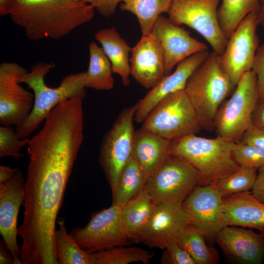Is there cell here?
<instances>
[{"instance_id":"1","label":"cell","mask_w":264,"mask_h":264,"mask_svg":"<svg viewBox=\"0 0 264 264\" xmlns=\"http://www.w3.org/2000/svg\"><path fill=\"white\" fill-rule=\"evenodd\" d=\"M94 11L80 0H12L9 15L30 40H57L91 21Z\"/></svg>"},{"instance_id":"2","label":"cell","mask_w":264,"mask_h":264,"mask_svg":"<svg viewBox=\"0 0 264 264\" xmlns=\"http://www.w3.org/2000/svg\"><path fill=\"white\" fill-rule=\"evenodd\" d=\"M55 64L39 62L19 78L20 83H25L34 92V104L28 116L16 130L22 139L28 137L45 120L51 110L64 101L77 98L83 100L86 95V72L70 74L65 76L56 88L47 87L45 75L55 66Z\"/></svg>"},{"instance_id":"3","label":"cell","mask_w":264,"mask_h":264,"mask_svg":"<svg viewBox=\"0 0 264 264\" xmlns=\"http://www.w3.org/2000/svg\"><path fill=\"white\" fill-rule=\"evenodd\" d=\"M234 143L219 136L208 138L193 134L171 141L170 153L197 169L200 184H215L240 167L232 155Z\"/></svg>"},{"instance_id":"4","label":"cell","mask_w":264,"mask_h":264,"mask_svg":"<svg viewBox=\"0 0 264 264\" xmlns=\"http://www.w3.org/2000/svg\"><path fill=\"white\" fill-rule=\"evenodd\" d=\"M236 87L221 69L218 55L212 52L193 72L185 88L201 128L214 130L216 114Z\"/></svg>"},{"instance_id":"5","label":"cell","mask_w":264,"mask_h":264,"mask_svg":"<svg viewBox=\"0 0 264 264\" xmlns=\"http://www.w3.org/2000/svg\"><path fill=\"white\" fill-rule=\"evenodd\" d=\"M259 101L256 76L251 70L242 77L230 98L219 108L214 119L217 136L237 143L252 126V116Z\"/></svg>"},{"instance_id":"6","label":"cell","mask_w":264,"mask_h":264,"mask_svg":"<svg viewBox=\"0 0 264 264\" xmlns=\"http://www.w3.org/2000/svg\"><path fill=\"white\" fill-rule=\"evenodd\" d=\"M142 128L172 141L202 129L185 90L160 101L143 122Z\"/></svg>"},{"instance_id":"7","label":"cell","mask_w":264,"mask_h":264,"mask_svg":"<svg viewBox=\"0 0 264 264\" xmlns=\"http://www.w3.org/2000/svg\"><path fill=\"white\" fill-rule=\"evenodd\" d=\"M137 104L123 109L105 134L99 148V162L114 192L119 174L132 155Z\"/></svg>"},{"instance_id":"8","label":"cell","mask_w":264,"mask_h":264,"mask_svg":"<svg viewBox=\"0 0 264 264\" xmlns=\"http://www.w3.org/2000/svg\"><path fill=\"white\" fill-rule=\"evenodd\" d=\"M198 183L197 169L185 159L170 154L147 179L144 189L156 204H182Z\"/></svg>"},{"instance_id":"9","label":"cell","mask_w":264,"mask_h":264,"mask_svg":"<svg viewBox=\"0 0 264 264\" xmlns=\"http://www.w3.org/2000/svg\"><path fill=\"white\" fill-rule=\"evenodd\" d=\"M220 1L173 0L168 13L174 24L186 25L200 34L218 55L223 53L227 41L218 19Z\"/></svg>"},{"instance_id":"10","label":"cell","mask_w":264,"mask_h":264,"mask_svg":"<svg viewBox=\"0 0 264 264\" xmlns=\"http://www.w3.org/2000/svg\"><path fill=\"white\" fill-rule=\"evenodd\" d=\"M70 234L80 247L91 253L126 245L131 240L122 223L121 208L113 204L92 214L85 226L73 228Z\"/></svg>"},{"instance_id":"11","label":"cell","mask_w":264,"mask_h":264,"mask_svg":"<svg viewBox=\"0 0 264 264\" xmlns=\"http://www.w3.org/2000/svg\"><path fill=\"white\" fill-rule=\"evenodd\" d=\"M258 13H251L240 23L227 39L223 53L218 55L219 64L236 87L242 76L252 70L259 40L256 33Z\"/></svg>"},{"instance_id":"12","label":"cell","mask_w":264,"mask_h":264,"mask_svg":"<svg viewBox=\"0 0 264 264\" xmlns=\"http://www.w3.org/2000/svg\"><path fill=\"white\" fill-rule=\"evenodd\" d=\"M27 71L14 62L0 65V124H21L29 115L34 104V95L20 85L19 78Z\"/></svg>"},{"instance_id":"13","label":"cell","mask_w":264,"mask_h":264,"mask_svg":"<svg viewBox=\"0 0 264 264\" xmlns=\"http://www.w3.org/2000/svg\"><path fill=\"white\" fill-rule=\"evenodd\" d=\"M151 34L160 44L165 75L170 74L174 68L186 58L208 49L205 44L192 37L189 31L162 15L155 21Z\"/></svg>"},{"instance_id":"14","label":"cell","mask_w":264,"mask_h":264,"mask_svg":"<svg viewBox=\"0 0 264 264\" xmlns=\"http://www.w3.org/2000/svg\"><path fill=\"white\" fill-rule=\"evenodd\" d=\"M223 198L215 184L197 186L182 203L191 224L203 236H216L224 226L221 221Z\"/></svg>"},{"instance_id":"15","label":"cell","mask_w":264,"mask_h":264,"mask_svg":"<svg viewBox=\"0 0 264 264\" xmlns=\"http://www.w3.org/2000/svg\"><path fill=\"white\" fill-rule=\"evenodd\" d=\"M190 224V218L182 204H157L141 242L151 248L164 249L172 243L177 242Z\"/></svg>"},{"instance_id":"16","label":"cell","mask_w":264,"mask_h":264,"mask_svg":"<svg viewBox=\"0 0 264 264\" xmlns=\"http://www.w3.org/2000/svg\"><path fill=\"white\" fill-rule=\"evenodd\" d=\"M24 194L25 180L21 171L0 184V233L14 258V264H22L17 242V223Z\"/></svg>"},{"instance_id":"17","label":"cell","mask_w":264,"mask_h":264,"mask_svg":"<svg viewBox=\"0 0 264 264\" xmlns=\"http://www.w3.org/2000/svg\"><path fill=\"white\" fill-rule=\"evenodd\" d=\"M208 51L195 53L179 63L173 72L165 75L137 103L134 120L143 123L147 116L161 100L185 89L189 77L208 57Z\"/></svg>"},{"instance_id":"18","label":"cell","mask_w":264,"mask_h":264,"mask_svg":"<svg viewBox=\"0 0 264 264\" xmlns=\"http://www.w3.org/2000/svg\"><path fill=\"white\" fill-rule=\"evenodd\" d=\"M229 259L242 264H260L264 261V235L238 226L223 227L215 237Z\"/></svg>"},{"instance_id":"19","label":"cell","mask_w":264,"mask_h":264,"mask_svg":"<svg viewBox=\"0 0 264 264\" xmlns=\"http://www.w3.org/2000/svg\"><path fill=\"white\" fill-rule=\"evenodd\" d=\"M130 53V75L142 86L151 89L165 75L159 43L151 34L142 35Z\"/></svg>"},{"instance_id":"20","label":"cell","mask_w":264,"mask_h":264,"mask_svg":"<svg viewBox=\"0 0 264 264\" xmlns=\"http://www.w3.org/2000/svg\"><path fill=\"white\" fill-rule=\"evenodd\" d=\"M221 221L224 227L256 229L264 235V203L250 191L224 198Z\"/></svg>"},{"instance_id":"21","label":"cell","mask_w":264,"mask_h":264,"mask_svg":"<svg viewBox=\"0 0 264 264\" xmlns=\"http://www.w3.org/2000/svg\"><path fill=\"white\" fill-rule=\"evenodd\" d=\"M171 141L143 128L134 134L132 154L137 161L147 180L171 154Z\"/></svg>"},{"instance_id":"22","label":"cell","mask_w":264,"mask_h":264,"mask_svg":"<svg viewBox=\"0 0 264 264\" xmlns=\"http://www.w3.org/2000/svg\"><path fill=\"white\" fill-rule=\"evenodd\" d=\"M157 204L145 189L121 208V217L130 239L141 242Z\"/></svg>"},{"instance_id":"23","label":"cell","mask_w":264,"mask_h":264,"mask_svg":"<svg viewBox=\"0 0 264 264\" xmlns=\"http://www.w3.org/2000/svg\"><path fill=\"white\" fill-rule=\"evenodd\" d=\"M95 39L109 59L113 73L120 76L124 86H128L131 75L129 54L132 48L114 27L99 30L95 34Z\"/></svg>"},{"instance_id":"24","label":"cell","mask_w":264,"mask_h":264,"mask_svg":"<svg viewBox=\"0 0 264 264\" xmlns=\"http://www.w3.org/2000/svg\"><path fill=\"white\" fill-rule=\"evenodd\" d=\"M147 178L132 155L121 170L112 194L113 204L120 208L144 189Z\"/></svg>"},{"instance_id":"25","label":"cell","mask_w":264,"mask_h":264,"mask_svg":"<svg viewBox=\"0 0 264 264\" xmlns=\"http://www.w3.org/2000/svg\"><path fill=\"white\" fill-rule=\"evenodd\" d=\"M89 62L86 72V88L97 90H110L114 86L111 63L104 52L95 42L88 45Z\"/></svg>"},{"instance_id":"26","label":"cell","mask_w":264,"mask_h":264,"mask_svg":"<svg viewBox=\"0 0 264 264\" xmlns=\"http://www.w3.org/2000/svg\"><path fill=\"white\" fill-rule=\"evenodd\" d=\"M57 223L55 244L58 264H95L93 254L80 247L67 233L64 219L60 218Z\"/></svg>"},{"instance_id":"27","label":"cell","mask_w":264,"mask_h":264,"mask_svg":"<svg viewBox=\"0 0 264 264\" xmlns=\"http://www.w3.org/2000/svg\"><path fill=\"white\" fill-rule=\"evenodd\" d=\"M173 0H123L120 8L134 15L142 35L150 34L157 18L168 13Z\"/></svg>"},{"instance_id":"28","label":"cell","mask_w":264,"mask_h":264,"mask_svg":"<svg viewBox=\"0 0 264 264\" xmlns=\"http://www.w3.org/2000/svg\"><path fill=\"white\" fill-rule=\"evenodd\" d=\"M261 0H222L218 16L221 28L228 39L249 14L259 13Z\"/></svg>"},{"instance_id":"29","label":"cell","mask_w":264,"mask_h":264,"mask_svg":"<svg viewBox=\"0 0 264 264\" xmlns=\"http://www.w3.org/2000/svg\"><path fill=\"white\" fill-rule=\"evenodd\" d=\"M203 236L191 224L183 233L177 243L190 255L196 264H216L220 257L217 250L208 246Z\"/></svg>"},{"instance_id":"30","label":"cell","mask_w":264,"mask_h":264,"mask_svg":"<svg viewBox=\"0 0 264 264\" xmlns=\"http://www.w3.org/2000/svg\"><path fill=\"white\" fill-rule=\"evenodd\" d=\"M258 170L240 166L236 171L220 179L215 185L223 198L251 190L256 180Z\"/></svg>"},{"instance_id":"31","label":"cell","mask_w":264,"mask_h":264,"mask_svg":"<svg viewBox=\"0 0 264 264\" xmlns=\"http://www.w3.org/2000/svg\"><path fill=\"white\" fill-rule=\"evenodd\" d=\"M119 246L93 253L95 264H149L154 254L137 247Z\"/></svg>"},{"instance_id":"32","label":"cell","mask_w":264,"mask_h":264,"mask_svg":"<svg viewBox=\"0 0 264 264\" xmlns=\"http://www.w3.org/2000/svg\"><path fill=\"white\" fill-rule=\"evenodd\" d=\"M232 155L240 166H246L257 170L264 167V149L241 142L235 143Z\"/></svg>"},{"instance_id":"33","label":"cell","mask_w":264,"mask_h":264,"mask_svg":"<svg viewBox=\"0 0 264 264\" xmlns=\"http://www.w3.org/2000/svg\"><path fill=\"white\" fill-rule=\"evenodd\" d=\"M29 139L21 138L12 125L0 127V157L11 156L17 159L23 156L21 149L27 145Z\"/></svg>"},{"instance_id":"34","label":"cell","mask_w":264,"mask_h":264,"mask_svg":"<svg viewBox=\"0 0 264 264\" xmlns=\"http://www.w3.org/2000/svg\"><path fill=\"white\" fill-rule=\"evenodd\" d=\"M161 264H196L190 255L177 242H174L164 249Z\"/></svg>"},{"instance_id":"35","label":"cell","mask_w":264,"mask_h":264,"mask_svg":"<svg viewBox=\"0 0 264 264\" xmlns=\"http://www.w3.org/2000/svg\"><path fill=\"white\" fill-rule=\"evenodd\" d=\"M252 70L256 76L258 101L264 102V43L258 47Z\"/></svg>"},{"instance_id":"36","label":"cell","mask_w":264,"mask_h":264,"mask_svg":"<svg viewBox=\"0 0 264 264\" xmlns=\"http://www.w3.org/2000/svg\"><path fill=\"white\" fill-rule=\"evenodd\" d=\"M91 5L102 16L109 18L113 15L117 5L123 0H80Z\"/></svg>"},{"instance_id":"37","label":"cell","mask_w":264,"mask_h":264,"mask_svg":"<svg viewBox=\"0 0 264 264\" xmlns=\"http://www.w3.org/2000/svg\"><path fill=\"white\" fill-rule=\"evenodd\" d=\"M239 142L264 149V127L252 125L243 133Z\"/></svg>"},{"instance_id":"38","label":"cell","mask_w":264,"mask_h":264,"mask_svg":"<svg viewBox=\"0 0 264 264\" xmlns=\"http://www.w3.org/2000/svg\"><path fill=\"white\" fill-rule=\"evenodd\" d=\"M251 192L256 198L264 203V167L258 170L256 180Z\"/></svg>"},{"instance_id":"39","label":"cell","mask_w":264,"mask_h":264,"mask_svg":"<svg viewBox=\"0 0 264 264\" xmlns=\"http://www.w3.org/2000/svg\"><path fill=\"white\" fill-rule=\"evenodd\" d=\"M252 125L264 127V102L258 101L253 111Z\"/></svg>"},{"instance_id":"40","label":"cell","mask_w":264,"mask_h":264,"mask_svg":"<svg viewBox=\"0 0 264 264\" xmlns=\"http://www.w3.org/2000/svg\"><path fill=\"white\" fill-rule=\"evenodd\" d=\"M0 264H14V260L4 242H0Z\"/></svg>"},{"instance_id":"41","label":"cell","mask_w":264,"mask_h":264,"mask_svg":"<svg viewBox=\"0 0 264 264\" xmlns=\"http://www.w3.org/2000/svg\"><path fill=\"white\" fill-rule=\"evenodd\" d=\"M19 171L17 168L0 165V184L5 182L11 178Z\"/></svg>"},{"instance_id":"42","label":"cell","mask_w":264,"mask_h":264,"mask_svg":"<svg viewBox=\"0 0 264 264\" xmlns=\"http://www.w3.org/2000/svg\"><path fill=\"white\" fill-rule=\"evenodd\" d=\"M12 2V0H0V15L1 16L9 15Z\"/></svg>"},{"instance_id":"43","label":"cell","mask_w":264,"mask_h":264,"mask_svg":"<svg viewBox=\"0 0 264 264\" xmlns=\"http://www.w3.org/2000/svg\"><path fill=\"white\" fill-rule=\"evenodd\" d=\"M258 24L264 27V0H261L260 9L258 14Z\"/></svg>"},{"instance_id":"44","label":"cell","mask_w":264,"mask_h":264,"mask_svg":"<svg viewBox=\"0 0 264 264\" xmlns=\"http://www.w3.org/2000/svg\"></svg>"}]
</instances>
